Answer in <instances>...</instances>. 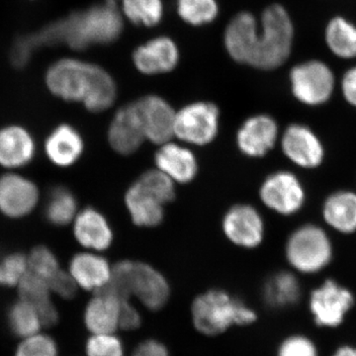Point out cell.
I'll return each instance as SVG.
<instances>
[{
	"label": "cell",
	"instance_id": "1",
	"mask_svg": "<svg viewBox=\"0 0 356 356\" xmlns=\"http://www.w3.org/2000/svg\"><path fill=\"white\" fill-rule=\"evenodd\" d=\"M294 27L286 9L280 4L266 7L259 23L254 14L243 11L227 25L225 48L235 62L257 70L281 67L290 57Z\"/></svg>",
	"mask_w": 356,
	"mask_h": 356
},
{
	"label": "cell",
	"instance_id": "2",
	"mask_svg": "<svg viewBox=\"0 0 356 356\" xmlns=\"http://www.w3.org/2000/svg\"><path fill=\"white\" fill-rule=\"evenodd\" d=\"M124 22L117 4L105 1L69 17L47 25L41 31L21 37L30 53L42 46L65 44L83 51L93 44H108L117 41L123 32Z\"/></svg>",
	"mask_w": 356,
	"mask_h": 356
},
{
	"label": "cell",
	"instance_id": "3",
	"mask_svg": "<svg viewBox=\"0 0 356 356\" xmlns=\"http://www.w3.org/2000/svg\"><path fill=\"white\" fill-rule=\"evenodd\" d=\"M49 91L67 102L81 103L92 113L106 111L116 102L117 84L98 65L63 58L51 65L44 77Z\"/></svg>",
	"mask_w": 356,
	"mask_h": 356
},
{
	"label": "cell",
	"instance_id": "4",
	"mask_svg": "<svg viewBox=\"0 0 356 356\" xmlns=\"http://www.w3.org/2000/svg\"><path fill=\"white\" fill-rule=\"evenodd\" d=\"M100 290L112 293L126 301H131L135 297L152 311L163 309L170 295L168 280L158 269L147 262L130 259L112 266L108 284Z\"/></svg>",
	"mask_w": 356,
	"mask_h": 356
},
{
	"label": "cell",
	"instance_id": "5",
	"mask_svg": "<svg viewBox=\"0 0 356 356\" xmlns=\"http://www.w3.org/2000/svg\"><path fill=\"white\" fill-rule=\"evenodd\" d=\"M175 199V182L156 168L143 172L124 196L131 220L140 228L159 226L165 220V206Z\"/></svg>",
	"mask_w": 356,
	"mask_h": 356
},
{
	"label": "cell",
	"instance_id": "6",
	"mask_svg": "<svg viewBox=\"0 0 356 356\" xmlns=\"http://www.w3.org/2000/svg\"><path fill=\"white\" fill-rule=\"evenodd\" d=\"M194 327L205 336L214 337L232 325L252 324L257 314L226 291L212 289L198 295L191 306Z\"/></svg>",
	"mask_w": 356,
	"mask_h": 356
},
{
	"label": "cell",
	"instance_id": "7",
	"mask_svg": "<svg viewBox=\"0 0 356 356\" xmlns=\"http://www.w3.org/2000/svg\"><path fill=\"white\" fill-rule=\"evenodd\" d=\"M334 248L324 229L306 224L295 229L285 243L288 264L298 273L312 274L323 270L332 261Z\"/></svg>",
	"mask_w": 356,
	"mask_h": 356
},
{
	"label": "cell",
	"instance_id": "8",
	"mask_svg": "<svg viewBox=\"0 0 356 356\" xmlns=\"http://www.w3.org/2000/svg\"><path fill=\"white\" fill-rule=\"evenodd\" d=\"M220 130V110L216 104L196 102L185 105L175 113V137L191 146H208Z\"/></svg>",
	"mask_w": 356,
	"mask_h": 356
},
{
	"label": "cell",
	"instance_id": "9",
	"mask_svg": "<svg viewBox=\"0 0 356 356\" xmlns=\"http://www.w3.org/2000/svg\"><path fill=\"white\" fill-rule=\"evenodd\" d=\"M259 198L266 208L276 214L292 216L303 208L306 192L301 180L294 173L277 170L264 178L259 187Z\"/></svg>",
	"mask_w": 356,
	"mask_h": 356
},
{
	"label": "cell",
	"instance_id": "10",
	"mask_svg": "<svg viewBox=\"0 0 356 356\" xmlns=\"http://www.w3.org/2000/svg\"><path fill=\"white\" fill-rule=\"evenodd\" d=\"M290 83L295 98L309 106H318L329 102L334 89V74L327 65L318 60L293 67Z\"/></svg>",
	"mask_w": 356,
	"mask_h": 356
},
{
	"label": "cell",
	"instance_id": "11",
	"mask_svg": "<svg viewBox=\"0 0 356 356\" xmlns=\"http://www.w3.org/2000/svg\"><path fill=\"white\" fill-rule=\"evenodd\" d=\"M222 229L229 242L245 250L259 247L266 236L261 213L247 203L236 204L229 208L222 217Z\"/></svg>",
	"mask_w": 356,
	"mask_h": 356
},
{
	"label": "cell",
	"instance_id": "12",
	"mask_svg": "<svg viewBox=\"0 0 356 356\" xmlns=\"http://www.w3.org/2000/svg\"><path fill=\"white\" fill-rule=\"evenodd\" d=\"M39 201L38 185L29 177L14 172L0 175V214L23 219L34 212Z\"/></svg>",
	"mask_w": 356,
	"mask_h": 356
},
{
	"label": "cell",
	"instance_id": "13",
	"mask_svg": "<svg viewBox=\"0 0 356 356\" xmlns=\"http://www.w3.org/2000/svg\"><path fill=\"white\" fill-rule=\"evenodd\" d=\"M281 151L293 165L313 170L322 165L325 147L317 134L303 124L288 126L280 138Z\"/></svg>",
	"mask_w": 356,
	"mask_h": 356
},
{
	"label": "cell",
	"instance_id": "14",
	"mask_svg": "<svg viewBox=\"0 0 356 356\" xmlns=\"http://www.w3.org/2000/svg\"><path fill=\"white\" fill-rule=\"evenodd\" d=\"M134 103L147 140L158 146L172 140L177 111L165 98L149 95L138 98Z\"/></svg>",
	"mask_w": 356,
	"mask_h": 356
},
{
	"label": "cell",
	"instance_id": "15",
	"mask_svg": "<svg viewBox=\"0 0 356 356\" xmlns=\"http://www.w3.org/2000/svg\"><path fill=\"white\" fill-rule=\"evenodd\" d=\"M280 138L277 122L270 115L257 114L243 122L236 135L238 151L250 159H261L273 151Z\"/></svg>",
	"mask_w": 356,
	"mask_h": 356
},
{
	"label": "cell",
	"instance_id": "16",
	"mask_svg": "<svg viewBox=\"0 0 356 356\" xmlns=\"http://www.w3.org/2000/svg\"><path fill=\"white\" fill-rule=\"evenodd\" d=\"M353 302L350 290L334 280H327L312 292L310 308L317 325L337 327L343 323Z\"/></svg>",
	"mask_w": 356,
	"mask_h": 356
},
{
	"label": "cell",
	"instance_id": "17",
	"mask_svg": "<svg viewBox=\"0 0 356 356\" xmlns=\"http://www.w3.org/2000/svg\"><path fill=\"white\" fill-rule=\"evenodd\" d=\"M107 140L115 153L124 156L135 154L146 142V136L134 102L117 110L107 130Z\"/></svg>",
	"mask_w": 356,
	"mask_h": 356
},
{
	"label": "cell",
	"instance_id": "18",
	"mask_svg": "<svg viewBox=\"0 0 356 356\" xmlns=\"http://www.w3.org/2000/svg\"><path fill=\"white\" fill-rule=\"evenodd\" d=\"M37 143L24 126L10 124L0 128V166L14 172L34 161Z\"/></svg>",
	"mask_w": 356,
	"mask_h": 356
},
{
	"label": "cell",
	"instance_id": "19",
	"mask_svg": "<svg viewBox=\"0 0 356 356\" xmlns=\"http://www.w3.org/2000/svg\"><path fill=\"white\" fill-rule=\"evenodd\" d=\"M86 142L79 129L67 123L56 126L44 140V153L57 168H72L83 158Z\"/></svg>",
	"mask_w": 356,
	"mask_h": 356
},
{
	"label": "cell",
	"instance_id": "20",
	"mask_svg": "<svg viewBox=\"0 0 356 356\" xmlns=\"http://www.w3.org/2000/svg\"><path fill=\"white\" fill-rule=\"evenodd\" d=\"M72 224L74 238L86 250L102 254L113 243V229L108 219L95 207L79 210Z\"/></svg>",
	"mask_w": 356,
	"mask_h": 356
},
{
	"label": "cell",
	"instance_id": "21",
	"mask_svg": "<svg viewBox=\"0 0 356 356\" xmlns=\"http://www.w3.org/2000/svg\"><path fill=\"white\" fill-rule=\"evenodd\" d=\"M156 170L170 178L175 184H191L197 177V158L182 143L170 142L159 146L154 154Z\"/></svg>",
	"mask_w": 356,
	"mask_h": 356
},
{
	"label": "cell",
	"instance_id": "22",
	"mask_svg": "<svg viewBox=\"0 0 356 356\" xmlns=\"http://www.w3.org/2000/svg\"><path fill=\"white\" fill-rule=\"evenodd\" d=\"M179 51L168 37H156L140 44L133 53L136 69L147 76L166 74L177 67Z\"/></svg>",
	"mask_w": 356,
	"mask_h": 356
},
{
	"label": "cell",
	"instance_id": "23",
	"mask_svg": "<svg viewBox=\"0 0 356 356\" xmlns=\"http://www.w3.org/2000/svg\"><path fill=\"white\" fill-rule=\"evenodd\" d=\"M69 273L77 286L95 293L108 284L112 266L100 252L86 250L72 255L69 264Z\"/></svg>",
	"mask_w": 356,
	"mask_h": 356
},
{
	"label": "cell",
	"instance_id": "24",
	"mask_svg": "<svg viewBox=\"0 0 356 356\" xmlns=\"http://www.w3.org/2000/svg\"><path fill=\"white\" fill-rule=\"evenodd\" d=\"M122 300L112 293L99 290L95 292L84 312L86 327L93 334H114L120 329Z\"/></svg>",
	"mask_w": 356,
	"mask_h": 356
},
{
	"label": "cell",
	"instance_id": "25",
	"mask_svg": "<svg viewBox=\"0 0 356 356\" xmlns=\"http://www.w3.org/2000/svg\"><path fill=\"white\" fill-rule=\"evenodd\" d=\"M17 288L19 299L38 311L43 327H51L57 324L58 310L51 302V291L46 281L28 270Z\"/></svg>",
	"mask_w": 356,
	"mask_h": 356
},
{
	"label": "cell",
	"instance_id": "26",
	"mask_svg": "<svg viewBox=\"0 0 356 356\" xmlns=\"http://www.w3.org/2000/svg\"><path fill=\"white\" fill-rule=\"evenodd\" d=\"M325 222L339 233L356 232V192L339 191L325 199L322 209Z\"/></svg>",
	"mask_w": 356,
	"mask_h": 356
},
{
	"label": "cell",
	"instance_id": "27",
	"mask_svg": "<svg viewBox=\"0 0 356 356\" xmlns=\"http://www.w3.org/2000/svg\"><path fill=\"white\" fill-rule=\"evenodd\" d=\"M79 201L74 191L65 185L51 187L44 205V217L54 227L72 224L79 213Z\"/></svg>",
	"mask_w": 356,
	"mask_h": 356
},
{
	"label": "cell",
	"instance_id": "28",
	"mask_svg": "<svg viewBox=\"0 0 356 356\" xmlns=\"http://www.w3.org/2000/svg\"><path fill=\"white\" fill-rule=\"evenodd\" d=\"M301 289L296 276L288 271L271 275L264 286V298L271 307H287L296 303L300 298Z\"/></svg>",
	"mask_w": 356,
	"mask_h": 356
},
{
	"label": "cell",
	"instance_id": "29",
	"mask_svg": "<svg viewBox=\"0 0 356 356\" xmlns=\"http://www.w3.org/2000/svg\"><path fill=\"white\" fill-rule=\"evenodd\" d=\"M327 46L337 57H356V28L341 17L334 18L325 32Z\"/></svg>",
	"mask_w": 356,
	"mask_h": 356
},
{
	"label": "cell",
	"instance_id": "30",
	"mask_svg": "<svg viewBox=\"0 0 356 356\" xmlns=\"http://www.w3.org/2000/svg\"><path fill=\"white\" fill-rule=\"evenodd\" d=\"M117 4L118 0H105ZM122 11L134 25L154 27L161 22L163 16L161 0H119Z\"/></svg>",
	"mask_w": 356,
	"mask_h": 356
},
{
	"label": "cell",
	"instance_id": "31",
	"mask_svg": "<svg viewBox=\"0 0 356 356\" xmlns=\"http://www.w3.org/2000/svg\"><path fill=\"white\" fill-rule=\"evenodd\" d=\"M8 325L16 337L23 339L39 334L43 327L38 311L21 299L14 302L9 308Z\"/></svg>",
	"mask_w": 356,
	"mask_h": 356
},
{
	"label": "cell",
	"instance_id": "32",
	"mask_svg": "<svg viewBox=\"0 0 356 356\" xmlns=\"http://www.w3.org/2000/svg\"><path fill=\"white\" fill-rule=\"evenodd\" d=\"M177 13L184 22L193 26L210 24L216 19V0H177Z\"/></svg>",
	"mask_w": 356,
	"mask_h": 356
},
{
	"label": "cell",
	"instance_id": "33",
	"mask_svg": "<svg viewBox=\"0 0 356 356\" xmlns=\"http://www.w3.org/2000/svg\"><path fill=\"white\" fill-rule=\"evenodd\" d=\"M27 259L29 271L47 283L63 269L57 254L48 245H38L33 248L27 254Z\"/></svg>",
	"mask_w": 356,
	"mask_h": 356
},
{
	"label": "cell",
	"instance_id": "34",
	"mask_svg": "<svg viewBox=\"0 0 356 356\" xmlns=\"http://www.w3.org/2000/svg\"><path fill=\"white\" fill-rule=\"evenodd\" d=\"M28 270L27 254L24 252H0V286L17 287Z\"/></svg>",
	"mask_w": 356,
	"mask_h": 356
},
{
	"label": "cell",
	"instance_id": "35",
	"mask_svg": "<svg viewBox=\"0 0 356 356\" xmlns=\"http://www.w3.org/2000/svg\"><path fill=\"white\" fill-rule=\"evenodd\" d=\"M15 356H58L57 343L47 334H36L23 339Z\"/></svg>",
	"mask_w": 356,
	"mask_h": 356
},
{
	"label": "cell",
	"instance_id": "36",
	"mask_svg": "<svg viewBox=\"0 0 356 356\" xmlns=\"http://www.w3.org/2000/svg\"><path fill=\"white\" fill-rule=\"evenodd\" d=\"M88 356H124L123 346L114 334H93L86 343Z\"/></svg>",
	"mask_w": 356,
	"mask_h": 356
},
{
	"label": "cell",
	"instance_id": "37",
	"mask_svg": "<svg viewBox=\"0 0 356 356\" xmlns=\"http://www.w3.org/2000/svg\"><path fill=\"white\" fill-rule=\"evenodd\" d=\"M278 356H317V350L307 337H291L281 344Z\"/></svg>",
	"mask_w": 356,
	"mask_h": 356
},
{
	"label": "cell",
	"instance_id": "38",
	"mask_svg": "<svg viewBox=\"0 0 356 356\" xmlns=\"http://www.w3.org/2000/svg\"><path fill=\"white\" fill-rule=\"evenodd\" d=\"M48 285L50 286L51 293H56L62 298L67 300L76 296L77 288H79L69 270H64V269H62L55 277L51 278Z\"/></svg>",
	"mask_w": 356,
	"mask_h": 356
},
{
	"label": "cell",
	"instance_id": "39",
	"mask_svg": "<svg viewBox=\"0 0 356 356\" xmlns=\"http://www.w3.org/2000/svg\"><path fill=\"white\" fill-rule=\"evenodd\" d=\"M132 356H170V355L163 343L149 339L137 346Z\"/></svg>",
	"mask_w": 356,
	"mask_h": 356
},
{
	"label": "cell",
	"instance_id": "40",
	"mask_svg": "<svg viewBox=\"0 0 356 356\" xmlns=\"http://www.w3.org/2000/svg\"><path fill=\"white\" fill-rule=\"evenodd\" d=\"M343 97L356 108V67L346 72L341 83Z\"/></svg>",
	"mask_w": 356,
	"mask_h": 356
},
{
	"label": "cell",
	"instance_id": "41",
	"mask_svg": "<svg viewBox=\"0 0 356 356\" xmlns=\"http://www.w3.org/2000/svg\"><path fill=\"white\" fill-rule=\"evenodd\" d=\"M334 356H356V350L350 346H346V348H339Z\"/></svg>",
	"mask_w": 356,
	"mask_h": 356
}]
</instances>
